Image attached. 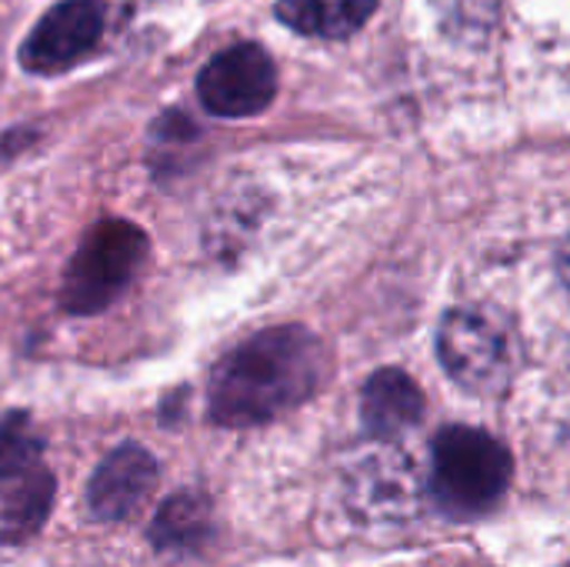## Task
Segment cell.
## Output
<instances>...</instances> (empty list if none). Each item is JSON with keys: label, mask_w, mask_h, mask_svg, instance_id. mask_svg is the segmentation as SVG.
I'll list each match as a JSON object with an SVG mask.
<instances>
[{"label": "cell", "mask_w": 570, "mask_h": 567, "mask_svg": "<svg viewBox=\"0 0 570 567\" xmlns=\"http://www.w3.org/2000/svg\"><path fill=\"white\" fill-rule=\"evenodd\" d=\"M438 354L444 371L474 394H498L514 374L511 328L481 307H458L441 321Z\"/></svg>", "instance_id": "4"}, {"label": "cell", "mask_w": 570, "mask_h": 567, "mask_svg": "<svg viewBox=\"0 0 570 567\" xmlns=\"http://www.w3.org/2000/svg\"><path fill=\"white\" fill-rule=\"evenodd\" d=\"M210 525H214V511L207 498L174 495L160 505L150 525V541L160 551H194L210 538Z\"/></svg>", "instance_id": "11"}, {"label": "cell", "mask_w": 570, "mask_h": 567, "mask_svg": "<svg viewBox=\"0 0 570 567\" xmlns=\"http://www.w3.org/2000/svg\"><path fill=\"white\" fill-rule=\"evenodd\" d=\"M147 254V237L130 221L107 217L87 231L60 284V304L70 314H97L110 307L134 281Z\"/></svg>", "instance_id": "3"}, {"label": "cell", "mask_w": 570, "mask_h": 567, "mask_svg": "<svg viewBox=\"0 0 570 567\" xmlns=\"http://www.w3.org/2000/svg\"><path fill=\"white\" fill-rule=\"evenodd\" d=\"M50 501H53V478L47 468H37L23 481L3 488V535L10 541L33 535L43 525Z\"/></svg>", "instance_id": "12"}, {"label": "cell", "mask_w": 570, "mask_h": 567, "mask_svg": "<svg viewBox=\"0 0 570 567\" xmlns=\"http://www.w3.org/2000/svg\"><path fill=\"white\" fill-rule=\"evenodd\" d=\"M347 505L361 521H404L417 508V481L397 451L361 458L347 475Z\"/></svg>", "instance_id": "7"}, {"label": "cell", "mask_w": 570, "mask_h": 567, "mask_svg": "<svg viewBox=\"0 0 570 567\" xmlns=\"http://www.w3.org/2000/svg\"><path fill=\"white\" fill-rule=\"evenodd\" d=\"M277 94V67L261 43H234L220 50L197 77L200 104L217 117H254Z\"/></svg>", "instance_id": "5"}, {"label": "cell", "mask_w": 570, "mask_h": 567, "mask_svg": "<svg viewBox=\"0 0 570 567\" xmlns=\"http://www.w3.org/2000/svg\"><path fill=\"white\" fill-rule=\"evenodd\" d=\"M40 465V438L30 428V414L10 411L0 418V491L33 475Z\"/></svg>", "instance_id": "13"}, {"label": "cell", "mask_w": 570, "mask_h": 567, "mask_svg": "<svg viewBox=\"0 0 570 567\" xmlns=\"http://www.w3.org/2000/svg\"><path fill=\"white\" fill-rule=\"evenodd\" d=\"M104 27L107 10L100 0H60L23 40L20 63L30 74H60L100 43Z\"/></svg>", "instance_id": "6"}, {"label": "cell", "mask_w": 570, "mask_h": 567, "mask_svg": "<svg viewBox=\"0 0 570 567\" xmlns=\"http://www.w3.org/2000/svg\"><path fill=\"white\" fill-rule=\"evenodd\" d=\"M157 475L160 468L150 451H144L140 444H120L97 465L87 485L90 515L97 521H124L154 491Z\"/></svg>", "instance_id": "8"}, {"label": "cell", "mask_w": 570, "mask_h": 567, "mask_svg": "<svg viewBox=\"0 0 570 567\" xmlns=\"http://www.w3.org/2000/svg\"><path fill=\"white\" fill-rule=\"evenodd\" d=\"M377 10V0H281L277 17L307 37H351L361 30L371 13Z\"/></svg>", "instance_id": "10"}, {"label": "cell", "mask_w": 570, "mask_h": 567, "mask_svg": "<svg viewBox=\"0 0 570 567\" xmlns=\"http://www.w3.org/2000/svg\"><path fill=\"white\" fill-rule=\"evenodd\" d=\"M511 478V451L481 428L451 424L431 444V498L454 521L488 515L504 498Z\"/></svg>", "instance_id": "2"}, {"label": "cell", "mask_w": 570, "mask_h": 567, "mask_svg": "<svg viewBox=\"0 0 570 567\" xmlns=\"http://www.w3.org/2000/svg\"><path fill=\"white\" fill-rule=\"evenodd\" d=\"M424 408V391L414 384V378H407L397 368L371 374V381L361 391V421L364 431L377 441H394L414 424H421Z\"/></svg>", "instance_id": "9"}, {"label": "cell", "mask_w": 570, "mask_h": 567, "mask_svg": "<svg viewBox=\"0 0 570 567\" xmlns=\"http://www.w3.org/2000/svg\"><path fill=\"white\" fill-rule=\"evenodd\" d=\"M321 341L297 328H267L237 344L210 374L207 411L220 428H254L304 404L324 381Z\"/></svg>", "instance_id": "1"}, {"label": "cell", "mask_w": 570, "mask_h": 567, "mask_svg": "<svg viewBox=\"0 0 570 567\" xmlns=\"http://www.w3.org/2000/svg\"><path fill=\"white\" fill-rule=\"evenodd\" d=\"M558 274H561L564 287L570 291V234L564 237V244L558 247Z\"/></svg>", "instance_id": "14"}]
</instances>
